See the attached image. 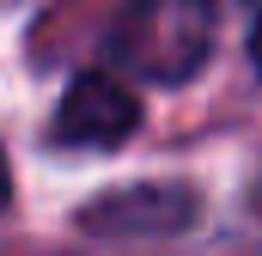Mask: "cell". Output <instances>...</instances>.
I'll list each match as a JSON object with an SVG mask.
<instances>
[{
  "label": "cell",
  "instance_id": "obj_1",
  "mask_svg": "<svg viewBox=\"0 0 262 256\" xmlns=\"http://www.w3.org/2000/svg\"><path fill=\"white\" fill-rule=\"evenodd\" d=\"M110 55L134 79L183 86L213 55V6L207 0H128L110 25Z\"/></svg>",
  "mask_w": 262,
  "mask_h": 256
},
{
  "label": "cell",
  "instance_id": "obj_2",
  "mask_svg": "<svg viewBox=\"0 0 262 256\" xmlns=\"http://www.w3.org/2000/svg\"><path fill=\"white\" fill-rule=\"evenodd\" d=\"M140 128V98L110 73H79L55 104V146L67 153H110Z\"/></svg>",
  "mask_w": 262,
  "mask_h": 256
},
{
  "label": "cell",
  "instance_id": "obj_3",
  "mask_svg": "<svg viewBox=\"0 0 262 256\" xmlns=\"http://www.w3.org/2000/svg\"><path fill=\"white\" fill-rule=\"evenodd\" d=\"M195 214V195L189 189H128V195H104L85 207V232H177L189 226Z\"/></svg>",
  "mask_w": 262,
  "mask_h": 256
},
{
  "label": "cell",
  "instance_id": "obj_4",
  "mask_svg": "<svg viewBox=\"0 0 262 256\" xmlns=\"http://www.w3.org/2000/svg\"><path fill=\"white\" fill-rule=\"evenodd\" d=\"M250 61H256V73H262V18H256V31H250Z\"/></svg>",
  "mask_w": 262,
  "mask_h": 256
},
{
  "label": "cell",
  "instance_id": "obj_5",
  "mask_svg": "<svg viewBox=\"0 0 262 256\" xmlns=\"http://www.w3.org/2000/svg\"><path fill=\"white\" fill-rule=\"evenodd\" d=\"M6 195H12V177H6V153H0V207H6Z\"/></svg>",
  "mask_w": 262,
  "mask_h": 256
}]
</instances>
